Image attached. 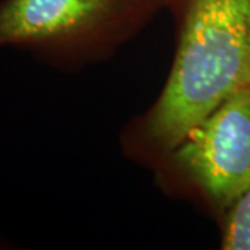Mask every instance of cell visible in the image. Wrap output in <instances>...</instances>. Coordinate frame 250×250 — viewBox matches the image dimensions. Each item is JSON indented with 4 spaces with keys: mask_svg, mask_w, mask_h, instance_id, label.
Returning a JSON list of instances; mask_svg holds the SVG:
<instances>
[{
    "mask_svg": "<svg viewBox=\"0 0 250 250\" xmlns=\"http://www.w3.org/2000/svg\"><path fill=\"white\" fill-rule=\"evenodd\" d=\"M175 50L157 98L120 134L125 159L152 170L188 131L250 88V0H164Z\"/></svg>",
    "mask_w": 250,
    "mask_h": 250,
    "instance_id": "6da1fadb",
    "label": "cell"
},
{
    "mask_svg": "<svg viewBox=\"0 0 250 250\" xmlns=\"http://www.w3.org/2000/svg\"><path fill=\"white\" fill-rule=\"evenodd\" d=\"M164 10V0H0V47L62 71L111 59Z\"/></svg>",
    "mask_w": 250,
    "mask_h": 250,
    "instance_id": "7a4b0ae2",
    "label": "cell"
},
{
    "mask_svg": "<svg viewBox=\"0 0 250 250\" xmlns=\"http://www.w3.org/2000/svg\"><path fill=\"white\" fill-rule=\"evenodd\" d=\"M150 171L166 196L218 223L250 187V88L192 126Z\"/></svg>",
    "mask_w": 250,
    "mask_h": 250,
    "instance_id": "3957f363",
    "label": "cell"
},
{
    "mask_svg": "<svg viewBox=\"0 0 250 250\" xmlns=\"http://www.w3.org/2000/svg\"><path fill=\"white\" fill-rule=\"evenodd\" d=\"M217 224L221 249L250 250V187Z\"/></svg>",
    "mask_w": 250,
    "mask_h": 250,
    "instance_id": "277c9868",
    "label": "cell"
}]
</instances>
